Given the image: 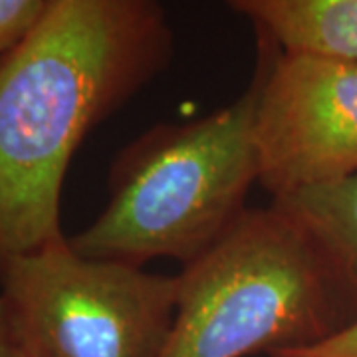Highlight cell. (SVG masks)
<instances>
[{
  "mask_svg": "<svg viewBox=\"0 0 357 357\" xmlns=\"http://www.w3.org/2000/svg\"><path fill=\"white\" fill-rule=\"evenodd\" d=\"M173 48L161 0H46L0 58V252L64 236L60 199L76 149L165 70Z\"/></svg>",
  "mask_w": 357,
  "mask_h": 357,
  "instance_id": "1",
  "label": "cell"
},
{
  "mask_svg": "<svg viewBox=\"0 0 357 357\" xmlns=\"http://www.w3.org/2000/svg\"><path fill=\"white\" fill-rule=\"evenodd\" d=\"M262 86L213 114L141 135L115 159L109 203L88 229L68 238L82 256L135 266L155 258L189 264L243 215L258 181L255 117Z\"/></svg>",
  "mask_w": 357,
  "mask_h": 357,
  "instance_id": "2",
  "label": "cell"
},
{
  "mask_svg": "<svg viewBox=\"0 0 357 357\" xmlns=\"http://www.w3.org/2000/svg\"><path fill=\"white\" fill-rule=\"evenodd\" d=\"M177 280L161 357L272 356L318 344L356 319L314 244L274 204L246 208Z\"/></svg>",
  "mask_w": 357,
  "mask_h": 357,
  "instance_id": "3",
  "label": "cell"
},
{
  "mask_svg": "<svg viewBox=\"0 0 357 357\" xmlns=\"http://www.w3.org/2000/svg\"><path fill=\"white\" fill-rule=\"evenodd\" d=\"M177 294V276L82 256L66 236L0 252V296L26 357H161Z\"/></svg>",
  "mask_w": 357,
  "mask_h": 357,
  "instance_id": "4",
  "label": "cell"
},
{
  "mask_svg": "<svg viewBox=\"0 0 357 357\" xmlns=\"http://www.w3.org/2000/svg\"><path fill=\"white\" fill-rule=\"evenodd\" d=\"M258 183L272 199L357 175V62L282 52L256 32Z\"/></svg>",
  "mask_w": 357,
  "mask_h": 357,
  "instance_id": "5",
  "label": "cell"
},
{
  "mask_svg": "<svg viewBox=\"0 0 357 357\" xmlns=\"http://www.w3.org/2000/svg\"><path fill=\"white\" fill-rule=\"evenodd\" d=\"M282 52L357 62V0H222Z\"/></svg>",
  "mask_w": 357,
  "mask_h": 357,
  "instance_id": "6",
  "label": "cell"
},
{
  "mask_svg": "<svg viewBox=\"0 0 357 357\" xmlns=\"http://www.w3.org/2000/svg\"><path fill=\"white\" fill-rule=\"evenodd\" d=\"M314 244L357 318V175L272 201Z\"/></svg>",
  "mask_w": 357,
  "mask_h": 357,
  "instance_id": "7",
  "label": "cell"
},
{
  "mask_svg": "<svg viewBox=\"0 0 357 357\" xmlns=\"http://www.w3.org/2000/svg\"><path fill=\"white\" fill-rule=\"evenodd\" d=\"M46 0H0V58L36 24Z\"/></svg>",
  "mask_w": 357,
  "mask_h": 357,
  "instance_id": "8",
  "label": "cell"
},
{
  "mask_svg": "<svg viewBox=\"0 0 357 357\" xmlns=\"http://www.w3.org/2000/svg\"><path fill=\"white\" fill-rule=\"evenodd\" d=\"M270 357H357V318L318 344L276 351Z\"/></svg>",
  "mask_w": 357,
  "mask_h": 357,
  "instance_id": "9",
  "label": "cell"
},
{
  "mask_svg": "<svg viewBox=\"0 0 357 357\" xmlns=\"http://www.w3.org/2000/svg\"><path fill=\"white\" fill-rule=\"evenodd\" d=\"M14 342L13 333H10V324H8V314L4 300L0 296V357H10L14 354Z\"/></svg>",
  "mask_w": 357,
  "mask_h": 357,
  "instance_id": "10",
  "label": "cell"
},
{
  "mask_svg": "<svg viewBox=\"0 0 357 357\" xmlns=\"http://www.w3.org/2000/svg\"><path fill=\"white\" fill-rule=\"evenodd\" d=\"M10 357H26V356H22V354H20V351H18V349H14V354Z\"/></svg>",
  "mask_w": 357,
  "mask_h": 357,
  "instance_id": "11",
  "label": "cell"
}]
</instances>
